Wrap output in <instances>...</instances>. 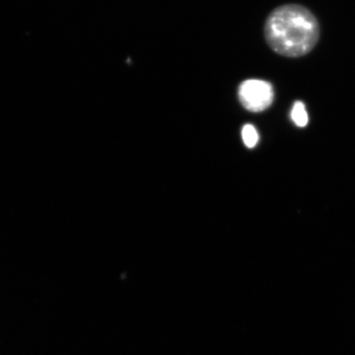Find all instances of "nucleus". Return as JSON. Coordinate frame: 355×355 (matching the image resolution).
<instances>
[{
  "instance_id": "nucleus-1",
  "label": "nucleus",
  "mask_w": 355,
  "mask_h": 355,
  "mask_svg": "<svg viewBox=\"0 0 355 355\" xmlns=\"http://www.w3.org/2000/svg\"><path fill=\"white\" fill-rule=\"evenodd\" d=\"M264 35L268 46L277 54L299 58L309 54L320 37L318 21L307 8L286 4L270 13Z\"/></svg>"
},
{
  "instance_id": "nucleus-2",
  "label": "nucleus",
  "mask_w": 355,
  "mask_h": 355,
  "mask_svg": "<svg viewBox=\"0 0 355 355\" xmlns=\"http://www.w3.org/2000/svg\"><path fill=\"white\" fill-rule=\"evenodd\" d=\"M239 99L241 103L251 112H261L268 109L274 101V89L263 80L250 79L239 87Z\"/></svg>"
},
{
  "instance_id": "nucleus-4",
  "label": "nucleus",
  "mask_w": 355,
  "mask_h": 355,
  "mask_svg": "<svg viewBox=\"0 0 355 355\" xmlns=\"http://www.w3.org/2000/svg\"><path fill=\"white\" fill-rule=\"evenodd\" d=\"M242 139L247 148H254L257 143H259V132H257L254 125L246 124L242 130Z\"/></svg>"
},
{
  "instance_id": "nucleus-3",
  "label": "nucleus",
  "mask_w": 355,
  "mask_h": 355,
  "mask_svg": "<svg viewBox=\"0 0 355 355\" xmlns=\"http://www.w3.org/2000/svg\"><path fill=\"white\" fill-rule=\"evenodd\" d=\"M291 117L297 126L303 128L309 123V115L305 105L302 101L295 102L291 110Z\"/></svg>"
}]
</instances>
